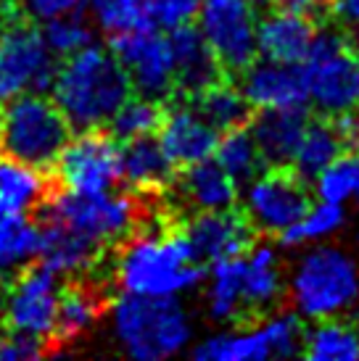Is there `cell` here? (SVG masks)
<instances>
[{
	"label": "cell",
	"instance_id": "8d00e7d4",
	"mask_svg": "<svg viewBox=\"0 0 359 361\" xmlns=\"http://www.w3.org/2000/svg\"><path fill=\"white\" fill-rule=\"evenodd\" d=\"M82 8L90 13V21L109 37H117L148 21L143 0H82Z\"/></svg>",
	"mask_w": 359,
	"mask_h": 361
},
{
	"label": "cell",
	"instance_id": "bcb514c9",
	"mask_svg": "<svg viewBox=\"0 0 359 361\" xmlns=\"http://www.w3.org/2000/svg\"><path fill=\"white\" fill-rule=\"evenodd\" d=\"M354 201H359V190H357V198H354Z\"/></svg>",
	"mask_w": 359,
	"mask_h": 361
},
{
	"label": "cell",
	"instance_id": "52a82bcc",
	"mask_svg": "<svg viewBox=\"0 0 359 361\" xmlns=\"http://www.w3.org/2000/svg\"><path fill=\"white\" fill-rule=\"evenodd\" d=\"M40 209H45V219H53L80 232L82 238L95 245L127 238L138 221V203L130 195L119 192H74L56 190L45 198Z\"/></svg>",
	"mask_w": 359,
	"mask_h": 361
},
{
	"label": "cell",
	"instance_id": "ffe728a7",
	"mask_svg": "<svg viewBox=\"0 0 359 361\" xmlns=\"http://www.w3.org/2000/svg\"><path fill=\"white\" fill-rule=\"evenodd\" d=\"M314 21L299 13L280 8L278 13H267L257 24V48L259 59L278 63H301L314 40Z\"/></svg>",
	"mask_w": 359,
	"mask_h": 361
},
{
	"label": "cell",
	"instance_id": "d4e9b609",
	"mask_svg": "<svg viewBox=\"0 0 359 361\" xmlns=\"http://www.w3.org/2000/svg\"><path fill=\"white\" fill-rule=\"evenodd\" d=\"M206 311L214 322H233L246 314V306H243V253L209 264Z\"/></svg>",
	"mask_w": 359,
	"mask_h": 361
},
{
	"label": "cell",
	"instance_id": "cb8c5ba5",
	"mask_svg": "<svg viewBox=\"0 0 359 361\" xmlns=\"http://www.w3.org/2000/svg\"><path fill=\"white\" fill-rule=\"evenodd\" d=\"M283 295L280 261L272 245H251L243 253V306L249 311H267Z\"/></svg>",
	"mask_w": 359,
	"mask_h": 361
},
{
	"label": "cell",
	"instance_id": "7402d4cb",
	"mask_svg": "<svg viewBox=\"0 0 359 361\" xmlns=\"http://www.w3.org/2000/svg\"><path fill=\"white\" fill-rule=\"evenodd\" d=\"M175 161L161 148L159 137H138L122 148V180L140 192H159L175 182Z\"/></svg>",
	"mask_w": 359,
	"mask_h": 361
},
{
	"label": "cell",
	"instance_id": "9a60e30c",
	"mask_svg": "<svg viewBox=\"0 0 359 361\" xmlns=\"http://www.w3.org/2000/svg\"><path fill=\"white\" fill-rule=\"evenodd\" d=\"M240 90L254 111L261 109H307L310 90L301 63H278L257 59L240 71Z\"/></svg>",
	"mask_w": 359,
	"mask_h": 361
},
{
	"label": "cell",
	"instance_id": "2e32d148",
	"mask_svg": "<svg viewBox=\"0 0 359 361\" xmlns=\"http://www.w3.org/2000/svg\"><path fill=\"white\" fill-rule=\"evenodd\" d=\"M193 251L204 264L240 256L254 245V227L246 216L233 209L196 211V216L185 227Z\"/></svg>",
	"mask_w": 359,
	"mask_h": 361
},
{
	"label": "cell",
	"instance_id": "7c38bea8",
	"mask_svg": "<svg viewBox=\"0 0 359 361\" xmlns=\"http://www.w3.org/2000/svg\"><path fill=\"white\" fill-rule=\"evenodd\" d=\"M53 171L64 190L109 192L122 182V145L100 127L82 130L66 142Z\"/></svg>",
	"mask_w": 359,
	"mask_h": 361
},
{
	"label": "cell",
	"instance_id": "74e56055",
	"mask_svg": "<svg viewBox=\"0 0 359 361\" xmlns=\"http://www.w3.org/2000/svg\"><path fill=\"white\" fill-rule=\"evenodd\" d=\"M146 6V19L170 32L182 24H193L201 11V0H143Z\"/></svg>",
	"mask_w": 359,
	"mask_h": 361
},
{
	"label": "cell",
	"instance_id": "836d02e7",
	"mask_svg": "<svg viewBox=\"0 0 359 361\" xmlns=\"http://www.w3.org/2000/svg\"><path fill=\"white\" fill-rule=\"evenodd\" d=\"M161 114L164 111H161L159 101L146 98V95H130L109 119V132L119 142L148 137L159 130Z\"/></svg>",
	"mask_w": 359,
	"mask_h": 361
},
{
	"label": "cell",
	"instance_id": "8fae6325",
	"mask_svg": "<svg viewBox=\"0 0 359 361\" xmlns=\"http://www.w3.org/2000/svg\"><path fill=\"white\" fill-rule=\"evenodd\" d=\"M56 66L40 27L16 16L0 42V103L24 92H48Z\"/></svg>",
	"mask_w": 359,
	"mask_h": 361
},
{
	"label": "cell",
	"instance_id": "f1b7e54d",
	"mask_svg": "<svg viewBox=\"0 0 359 361\" xmlns=\"http://www.w3.org/2000/svg\"><path fill=\"white\" fill-rule=\"evenodd\" d=\"M341 153H343V140H341V132L336 127V121L310 119L307 130L301 135L299 148L293 153L290 169L296 171L301 180L312 182L328 164L339 159Z\"/></svg>",
	"mask_w": 359,
	"mask_h": 361
},
{
	"label": "cell",
	"instance_id": "3957f363",
	"mask_svg": "<svg viewBox=\"0 0 359 361\" xmlns=\"http://www.w3.org/2000/svg\"><path fill=\"white\" fill-rule=\"evenodd\" d=\"M111 330L122 353L135 361L172 359L193 341V322L180 298L122 293L111 306Z\"/></svg>",
	"mask_w": 359,
	"mask_h": 361
},
{
	"label": "cell",
	"instance_id": "8992f818",
	"mask_svg": "<svg viewBox=\"0 0 359 361\" xmlns=\"http://www.w3.org/2000/svg\"><path fill=\"white\" fill-rule=\"evenodd\" d=\"M301 71L310 103L325 116L359 111V51L333 30H317Z\"/></svg>",
	"mask_w": 359,
	"mask_h": 361
},
{
	"label": "cell",
	"instance_id": "44dd1931",
	"mask_svg": "<svg viewBox=\"0 0 359 361\" xmlns=\"http://www.w3.org/2000/svg\"><path fill=\"white\" fill-rule=\"evenodd\" d=\"M177 188L193 211L233 209L240 198V185L222 169L214 156L185 166L177 180Z\"/></svg>",
	"mask_w": 359,
	"mask_h": 361
},
{
	"label": "cell",
	"instance_id": "6da1fadb",
	"mask_svg": "<svg viewBox=\"0 0 359 361\" xmlns=\"http://www.w3.org/2000/svg\"><path fill=\"white\" fill-rule=\"evenodd\" d=\"M50 98L71 130L106 127L114 111L132 95V82L111 48L90 42L56 66Z\"/></svg>",
	"mask_w": 359,
	"mask_h": 361
},
{
	"label": "cell",
	"instance_id": "d6986e66",
	"mask_svg": "<svg viewBox=\"0 0 359 361\" xmlns=\"http://www.w3.org/2000/svg\"><path fill=\"white\" fill-rule=\"evenodd\" d=\"M310 124L307 109H261L251 116L249 130L259 145L264 166H290L301 135Z\"/></svg>",
	"mask_w": 359,
	"mask_h": 361
},
{
	"label": "cell",
	"instance_id": "e575fe53",
	"mask_svg": "<svg viewBox=\"0 0 359 361\" xmlns=\"http://www.w3.org/2000/svg\"><path fill=\"white\" fill-rule=\"evenodd\" d=\"M42 37L56 59H66L71 53L88 48L95 32H93L90 19L82 16V11H69V13H59L53 19L42 21Z\"/></svg>",
	"mask_w": 359,
	"mask_h": 361
},
{
	"label": "cell",
	"instance_id": "83f0119b",
	"mask_svg": "<svg viewBox=\"0 0 359 361\" xmlns=\"http://www.w3.org/2000/svg\"><path fill=\"white\" fill-rule=\"evenodd\" d=\"M42 224L27 211H8L0 219V271H21L40 256Z\"/></svg>",
	"mask_w": 359,
	"mask_h": 361
},
{
	"label": "cell",
	"instance_id": "4316f807",
	"mask_svg": "<svg viewBox=\"0 0 359 361\" xmlns=\"http://www.w3.org/2000/svg\"><path fill=\"white\" fill-rule=\"evenodd\" d=\"M48 195L50 188L45 180V169L0 153V201H6L8 209L30 214L40 209Z\"/></svg>",
	"mask_w": 359,
	"mask_h": 361
},
{
	"label": "cell",
	"instance_id": "60d3db41",
	"mask_svg": "<svg viewBox=\"0 0 359 361\" xmlns=\"http://www.w3.org/2000/svg\"><path fill=\"white\" fill-rule=\"evenodd\" d=\"M275 3H278L283 11L307 16V19H312V21L322 19V16L333 8V0H275Z\"/></svg>",
	"mask_w": 359,
	"mask_h": 361
},
{
	"label": "cell",
	"instance_id": "7bdbcfd3",
	"mask_svg": "<svg viewBox=\"0 0 359 361\" xmlns=\"http://www.w3.org/2000/svg\"><path fill=\"white\" fill-rule=\"evenodd\" d=\"M333 11L339 16L341 27L359 37V0H333Z\"/></svg>",
	"mask_w": 359,
	"mask_h": 361
},
{
	"label": "cell",
	"instance_id": "4dcf8cb0",
	"mask_svg": "<svg viewBox=\"0 0 359 361\" xmlns=\"http://www.w3.org/2000/svg\"><path fill=\"white\" fill-rule=\"evenodd\" d=\"M193 106L199 109V114L209 121L217 132H228L235 127H246L251 121V103L246 101V95L240 90V85L233 82H214L204 92H199L193 98Z\"/></svg>",
	"mask_w": 359,
	"mask_h": 361
},
{
	"label": "cell",
	"instance_id": "ac0fdd59",
	"mask_svg": "<svg viewBox=\"0 0 359 361\" xmlns=\"http://www.w3.org/2000/svg\"><path fill=\"white\" fill-rule=\"evenodd\" d=\"M167 35H170L172 56H175V87L182 95L196 98L209 85L222 80L225 69L220 59L214 56L196 24L175 27Z\"/></svg>",
	"mask_w": 359,
	"mask_h": 361
},
{
	"label": "cell",
	"instance_id": "ba28073f",
	"mask_svg": "<svg viewBox=\"0 0 359 361\" xmlns=\"http://www.w3.org/2000/svg\"><path fill=\"white\" fill-rule=\"evenodd\" d=\"M304 324L296 311L272 314L261 324L246 330H225L193 345L196 361H267L299 356Z\"/></svg>",
	"mask_w": 359,
	"mask_h": 361
},
{
	"label": "cell",
	"instance_id": "e0dca14e",
	"mask_svg": "<svg viewBox=\"0 0 359 361\" xmlns=\"http://www.w3.org/2000/svg\"><path fill=\"white\" fill-rule=\"evenodd\" d=\"M159 142L175 166H190L211 159L220 142V132L199 114L190 103H175L161 114Z\"/></svg>",
	"mask_w": 359,
	"mask_h": 361
},
{
	"label": "cell",
	"instance_id": "f546056e",
	"mask_svg": "<svg viewBox=\"0 0 359 361\" xmlns=\"http://www.w3.org/2000/svg\"><path fill=\"white\" fill-rule=\"evenodd\" d=\"M301 356L310 361H359V332L351 322L339 317L317 319L314 327L304 330Z\"/></svg>",
	"mask_w": 359,
	"mask_h": 361
},
{
	"label": "cell",
	"instance_id": "484cf974",
	"mask_svg": "<svg viewBox=\"0 0 359 361\" xmlns=\"http://www.w3.org/2000/svg\"><path fill=\"white\" fill-rule=\"evenodd\" d=\"M103 314V295L88 285H66L61 288L59 311H56V327L50 343L64 345L82 338L85 332L100 319Z\"/></svg>",
	"mask_w": 359,
	"mask_h": 361
},
{
	"label": "cell",
	"instance_id": "d590c367",
	"mask_svg": "<svg viewBox=\"0 0 359 361\" xmlns=\"http://www.w3.org/2000/svg\"><path fill=\"white\" fill-rule=\"evenodd\" d=\"M312 185H314L319 201L346 206L349 201L357 198L359 190V156L343 151L333 164H328L319 171L312 180Z\"/></svg>",
	"mask_w": 359,
	"mask_h": 361
},
{
	"label": "cell",
	"instance_id": "5bb4252c",
	"mask_svg": "<svg viewBox=\"0 0 359 361\" xmlns=\"http://www.w3.org/2000/svg\"><path fill=\"white\" fill-rule=\"evenodd\" d=\"M61 282L59 274L42 264H30L13 277L3 298V324L8 330L37 335L42 341L53 338L56 311H59Z\"/></svg>",
	"mask_w": 359,
	"mask_h": 361
},
{
	"label": "cell",
	"instance_id": "ee69618b",
	"mask_svg": "<svg viewBox=\"0 0 359 361\" xmlns=\"http://www.w3.org/2000/svg\"><path fill=\"white\" fill-rule=\"evenodd\" d=\"M16 6H19V3H0V42L6 37L11 21L19 16V8H16Z\"/></svg>",
	"mask_w": 359,
	"mask_h": 361
},
{
	"label": "cell",
	"instance_id": "ab89813d",
	"mask_svg": "<svg viewBox=\"0 0 359 361\" xmlns=\"http://www.w3.org/2000/svg\"><path fill=\"white\" fill-rule=\"evenodd\" d=\"M19 3L21 8L37 21L53 19V16L69 13V11H82V0H19Z\"/></svg>",
	"mask_w": 359,
	"mask_h": 361
},
{
	"label": "cell",
	"instance_id": "277c9868",
	"mask_svg": "<svg viewBox=\"0 0 359 361\" xmlns=\"http://www.w3.org/2000/svg\"><path fill=\"white\" fill-rule=\"evenodd\" d=\"M71 124L45 92H24L3 103L0 109V153L32 164L37 169H53L66 142Z\"/></svg>",
	"mask_w": 359,
	"mask_h": 361
},
{
	"label": "cell",
	"instance_id": "f6af8a7d",
	"mask_svg": "<svg viewBox=\"0 0 359 361\" xmlns=\"http://www.w3.org/2000/svg\"><path fill=\"white\" fill-rule=\"evenodd\" d=\"M351 324L357 327V332H359V298H357V303L351 306Z\"/></svg>",
	"mask_w": 359,
	"mask_h": 361
},
{
	"label": "cell",
	"instance_id": "5b68a950",
	"mask_svg": "<svg viewBox=\"0 0 359 361\" xmlns=\"http://www.w3.org/2000/svg\"><path fill=\"white\" fill-rule=\"evenodd\" d=\"M288 298L304 319L341 317L359 298V267L346 251L317 243L301 256L290 274Z\"/></svg>",
	"mask_w": 359,
	"mask_h": 361
},
{
	"label": "cell",
	"instance_id": "30bf717a",
	"mask_svg": "<svg viewBox=\"0 0 359 361\" xmlns=\"http://www.w3.org/2000/svg\"><path fill=\"white\" fill-rule=\"evenodd\" d=\"M111 53L119 59L132 82V92L164 101L175 87V56H172L170 35L151 21H143L132 30L109 37Z\"/></svg>",
	"mask_w": 359,
	"mask_h": 361
},
{
	"label": "cell",
	"instance_id": "4fadbf2b",
	"mask_svg": "<svg viewBox=\"0 0 359 361\" xmlns=\"http://www.w3.org/2000/svg\"><path fill=\"white\" fill-rule=\"evenodd\" d=\"M196 27L225 71H243L259 59L257 8L249 0H201Z\"/></svg>",
	"mask_w": 359,
	"mask_h": 361
},
{
	"label": "cell",
	"instance_id": "9c48e42d",
	"mask_svg": "<svg viewBox=\"0 0 359 361\" xmlns=\"http://www.w3.org/2000/svg\"><path fill=\"white\" fill-rule=\"evenodd\" d=\"M240 206L254 232L278 238L312 206L310 182L301 180L290 166H267L243 185Z\"/></svg>",
	"mask_w": 359,
	"mask_h": 361
},
{
	"label": "cell",
	"instance_id": "f35d334b",
	"mask_svg": "<svg viewBox=\"0 0 359 361\" xmlns=\"http://www.w3.org/2000/svg\"><path fill=\"white\" fill-rule=\"evenodd\" d=\"M48 353V341L19 330L0 332V361H30Z\"/></svg>",
	"mask_w": 359,
	"mask_h": 361
},
{
	"label": "cell",
	"instance_id": "b9f144b4",
	"mask_svg": "<svg viewBox=\"0 0 359 361\" xmlns=\"http://www.w3.org/2000/svg\"><path fill=\"white\" fill-rule=\"evenodd\" d=\"M336 127H339L341 140H343V151L359 156V111L336 116Z\"/></svg>",
	"mask_w": 359,
	"mask_h": 361
},
{
	"label": "cell",
	"instance_id": "1f68e13d",
	"mask_svg": "<svg viewBox=\"0 0 359 361\" xmlns=\"http://www.w3.org/2000/svg\"><path fill=\"white\" fill-rule=\"evenodd\" d=\"M214 159L238 185H246L259 171L267 169L259 153V145H257V140H254V135L249 130V124L222 132L220 142H217V151H214Z\"/></svg>",
	"mask_w": 359,
	"mask_h": 361
},
{
	"label": "cell",
	"instance_id": "d6a6232c",
	"mask_svg": "<svg viewBox=\"0 0 359 361\" xmlns=\"http://www.w3.org/2000/svg\"><path fill=\"white\" fill-rule=\"evenodd\" d=\"M343 221H346V211H343L341 203H312L310 209L301 214V219L293 221L286 232H280L278 240L286 248L317 245V243L328 240L330 235H336L343 227Z\"/></svg>",
	"mask_w": 359,
	"mask_h": 361
},
{
	"label": "cell",
	"instance_id": "7a4b0ae2",
	"mask_svg": "<svg viewBox=\"0 0 359 361\" xmlns=\"http://www.w3.org/2000/svg\"><path fill=\"white\" fill-rule=\"evenodd\" d=\"M204 261L196 256L185 230L135 235L117 259V285L122 293L180 298L196 290L204 277Z\"/></svg>",
	"mask_w": 359,
	"mask_h": 361
},
{
	"label": "cell",
	"instance_id": "603a6c76",
	"mask_svg": "<svg viewBox=\"0 0 359 361\" xmlns=\"http://www.w3.org/2000/svg\"><path fill=\"white\" fill-rule=\"evenodd\" d=\"M98 248L93 240L82 238L80 232L64 227L59 221L45 219L42 221V238H40V261L42 267L56 271L59 277H71L80 274L95 261Z\"/></svg>",
	"mask_w": 359,
	"mask_h": 361
}]
</instances>
